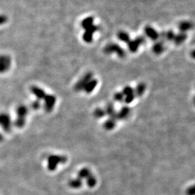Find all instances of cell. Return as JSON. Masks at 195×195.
Segmentation results:
<instances>
[{
  "label": "cell",
  "mask_w": 195,
  "mask_h": 195,
  "mask_svg": "<svg viewBox=\"0 0 195 195\" xmlns=\"http://www.w3.org/2000/svg\"><path fill=\"white\" fill-rule=\"evenodd\" d=\"M145 89H146L145 84L143 83L139 84L136 86L135 90H134L135 95L138 97H141L145 92Z\"/></svg>",
  "instance_id": "cell-21"
},
{
  "label": "cell",
  "mask_w": 195,
  "mask_h": 195,
  "mask_svg": "<svg viewBox=\"0 0 195 195\" xmlns=\"http://www.w3.org/2000/svg\"><path fill=\"white\" fill-rule=\"evenodd\" d=\"M144 31H145V33L147 36L148 38L152 39V40H157V39H158L159 34L158 33L157 31H156V30L153 28H152V27H150V26L145 27V28L144 29Z\"/></svg>",
  "instance_id": "cell-10"
},
{
  "label": "cell",
  "mask_w": 195,
  "mask_h": 195,
  "mask_svg": "<svg viewBox=\"0 0 195 195\" xmlns=\"http://www.w3.org/2000/svg\"><path fill=\"white\" fill-rule=\"evenodd\" d=\"M125 96L122 94V92H117L114 95V100L117 102H121L124 100Z\"/></svg>",
  "instance_id": "cell-27"
},
{
  "label": "cell",
  "mask_w": 195,
  "mask_h": 195,
  "mask_svg": "<svg viewBox=\"0 0 195 195\" xmlns=\"http://www.w3.org/2000/svg\"><path fill=\"white\" fill-rule=\"evenodd\" d=\"M68 185L73 189H78L82 186V180L79 177L71 179L68 183Z\"/></svg>",
  "instance_id": "cell-17"
},
{
  "label": "cell",
  "mask_w": 195,
  "mask_h": 195,
  "mask_svg": "<svg viewBox=\"0 0 195 195\" xmlns=\"http://www.w3.org/2000/svg\"><path fill=\"white\" fill-rule=\"evenodd\" d=\"M92 76H93V75L90 72L85 74L83 76V77L80 79V80H78L77 83L75 84L74 87L75 90L77 92L84 90L85 86L92 78Z\"/></svg>",
  "instance_id": "cell-8"
},
{
  "label": "cell",
  "mask_w": 195,
  "mask_h": 195,
  "mask_svg": "<svg viewBox=\"0 0 195 195\" xmlns=\"http://www.w3.org/2000/svg\"><path fill=\"white\" fill-rule=\"evenodd\" d=\"M93 25H94V18L92 17H89L85 18L84 20H83V21L81 22V23L82 28L85 30L92 27Z\"/></svg>",
  "instance_id": "cell-19"
},
{
  "label": "cell",
  "mask_w": 195,
  "mask_h": 195,
  "mask_svg": "<svg viewBox=\"0 0 195 195\" xmlns=\"http://www.w3.org/2000/svg\"><path fill=\"white\" fill-rule=\"evenodd\" d=\"M125 97L124 98V101L125 102V103L126 104H130L133 101V100L135 98V94L128 95L126 96H125Z\"/></svg>",
  "instance_id": "cell-28"
},
{
  "label": "cell",
  "mask_w": 195,
  "mask_h": 195,
  "mask_svg": "<svg viewBox=\"0 0 195 195\" xmlns=\"http://www.w3.org/2000/svg\"><path fill=\"white\" fill-rule=\"evenodd\" d=\"M186 193L188 195H194L195 193V189H194V186L193 185L190 187H189L187 189Z\"/></svg>",
  "instance_id": "cell-32"
},
{
  "label": "cell",
  "mask_w": 195,
  "mask_h": 195,
  "mask_svg": "<svg viewBox=\"0 0 195 195\" xmlns=\"http://www.w3.org/2000/svg\"><path fill=\"white\" fill-rule=\"evenodd\" d=\"M104 52L107 54L116 53L119 58H124L126 55L125 51L119 45L114 43L107 44L104 49Z\"/></svg>",
  "instance_id": "cell-3"
},
{
  "label": "cell",
  "mask_w": 195,
  "mask_h": 195,
  "mask_svg": "<svg viewBox=\"0 0 195 195\" xmlns=\"http://www.w3.org/2000/svg\"><path fill=\"white\" fill-rule=\"evenodd\" d=\"M44 107L45 111L47 112H51L54 109V105L56 102V97L53 95L46 94L44 98Z\"/></svg>",
  "instance_id": "cell-7"
},
{
  "label": "cell",
  "mask_w": 195,
  "mask_h": 195,
  "mask_svg": "<svg viewBox=\"0 0 195 195\" xmlns=\"http://www.w3.org/2000/svg\"><path fill=\"white\" fill-rule=\"evenodd\" d=\"M29 110L27 106L24 105L19 106L17 109V118L14 125L18 128H23L26 122V117L28 114Z\"/></svg>",
  "instance_id": "cell-1"
},
{
  "label": "cell",
  "mask_w": 195,
  "mask_h": 195,
  "mask_svg": "<svg viewBox=\"0 0 195 195\" xmlns=\"http://www.w3.org/2000/svg\"><path fill=\"white\" fill-rule=\"evenodd\" d=\"M145 43V39L143 36H139L133 40H130L128 44V48L131 52L136 53L140 45Z\"/></svg>",
  "instance_id": "cell-5"
},
{
  "label": "cell",
  "mask_w": 195,
  "mask_h": 195,
  "mask_svg": "<svg viewBox=\"0 0 195 195\" xmlns=\"http://www.w3.org/2000/svg\"><path fill=\"white\" fill-rule=\"evenodd\" d=\"M67 161V157L60 155H51L48 158V169L50 171H54L61 163H65Z\"/></svg>",
  "instance_id": "cell-2"
},
{
  "label": "cell",
  "mask_w": 195,
  "mask_h": 195,
  "mask_svg": "<svg viewBox=\"0 0 195 195\" xmlns=\"http://www.w3.org/2000/svg\"><path fill=\"white\" fill-rule=\"evenodd\" d=\"M193 27V25L191 22L188 21H184L181 22L179 25V29L181 32L185 33L188 30H190Z\"/></svg>",
  "instance_id": "cell-18"
},
{
  "label": "cell",
  "mask_w": 195,
  "mask_h": 195,
  "mask_svg": "<svg viewBox=\"0 0 195 195\" xmlns=\"http://www.w3.org/2000/svg\"><path fill=\"white\" fill-rule=\"evenodd\" d=\"M187 38V35L184 32H180L177 34H175V36L173 39L174 43L177 45L181 44L185 41Z\"/></svg>",
  "instance_id": "cell-15"
},
{
  "label": "cell",
  "mask_w": 195,
  "mask_h": 195,
  "mask_svg": "<svg viewBox=\"0 0 195 195\" xmlns=\"http://www.w3.org/2000/svg\"><path fill=\"white\" fill-rule=\"evenodd\" d=\"M166 40L171 41L173 40L174 36H175V34H174L172 30H169V31L166 32Z\"/></svg>",
  "instance_id": "cell-29"
},
{
  "label": "cell",
  "mask_w": 195,
  "mask_h": 195,
  "mask_svg": "<svg viewBox=\"0 0 195 195\" xmlns=\"http://www.w3.org/2000/svg\"><path fill=\"white\" fill-rule=\"evenodd\" d=\"M4 139V137L3 136V135L1 134V133H0V142H1Z\"/></svg>",
  "instance_id": "cell-33"
},
{
  "label": "cell",
  "mask_w": 195,
  "mask_h": 195,
  "mask_svg": "<svg viewBox=\"0 0 195 195\" xmlns=\"http://www.w3.org/2000/svg\"><path fill=\"white\" fill-rule=\"evenodd\" d=\"M117 38L121 40V42L128 43L130 40V35L128 33L124 31H121L117 34Z\"/></svg>",
  "instance_id": "cell-23"
},
{
  "label": "cell",
  "mask_w": 195,
  "mask_h": 195,
  "mask_svg": "<svg viewBox=\"0 0 195 195\" xmlns=\"http://www.w3.org/2000/svg\"><path fill=\"white\" fill-rule=\"evenodd\" d=\"M122 93L123 95H124V96H126L128 95L135 94V92H134V89H133L132 87L130 86H126L123 89Z\"/></svg>",
  "instance_id": "cell-26"
},
{
  "label": "cell",
  "mask_w": 195,
  "mask_h": 195,
  "mask_svg": "<svg viewBox=\"0 0 195 195\" xmlns=\"http://www.w3.org/2000/svg\"><path fill=\"white\" fill-rule=\"evenodd\" d=\"M106 115V113L105 110L102 108H97L94 112V116L95 117L97 118V119H100V118L103 117Z\"/></svg>",
  "instance_id": "cell-25"
},
{
  "label": "cell",
  "mask_w": 195,
  "mask_h": 195,
  "mask_svg": "<svg viewBox=\"0 0 195 195\" xmlns=\"http://www.w3.org/2000/svg\"><path fill=\"white\" fill-rule=\"evenodd\" d=\"M0 126L6 133H10L12 131V119L8 114H0Z\"/></svg>",
  "instance_id": "cell-4"
},
{
  "label": "cell",
  "mask_w": 195,
  "mask_h": 195,
  "mask_svg": "<svg viewBox=\"0 0 195 195\" xmlns=\"http://www.w3.org/2000/svg\"><path fill=\"white\" fill-rule=\"evenodd\" d=\"M106 111V115H108L110 118H112L115 120L117 119V112L115 111V109L114 107V105L111 102L107 104L106 107V109H104Z\"/></svg>",
  "instance_id": "cell-13"
},
{
  "label": "cell",
  "mask_w": 195,
  "mask_h": 195,
  "mask_svg": "<svg viewBox=\"0 0 195 195\" xmlns=\"http://www.w3.org/2000/svg\"><path fill=\"white\" fill-rule=\"evenodd\" d=\"M97 83H98V81H97L96 79L92 78L85 86L84 90L87 94L91 93V92H93V90L95 89L97 85Z\"/></svg>",
  "instance_id": "cell-14"
},
{
  "label": "cell",
  "mask_w": 195,
  "mask_h": 195,
  "mask_svg": "<svg viewBox=\"0 0 195 195\" xmlns=\"http://www.w3.org/2000/svg\"><path fill=\"white\" fill-rule=\"evenodd\" d=\"M30 91H31L32 93L36 97L37 100H39L40 101V100H43L45 96L46 95V93L44 90L36 86L32 87L31 89H30Z\"/></svg>",
  "instance_id": "cell-11"
},
{
  "label": "cell",
  "mask_w": 195,
  "mask_h": 195,
  "mask_svg": "<svg viewBox=\"0 0 195 195\" xmlns=\"http://www.w3.org/2000/svg\"><path fill=\"white\" fill-rule=\"evenodd\" d=\"M86 183H87V186H88L90 188H92L95 187L97 184V179L94 175H92V174H91L87 178Z\"/></svg>",
  "instance_id": "cell-24"
},
{
  "label": "cell",
  "mask_w": 195,
  "mask_h": 195,
  "mask_svg": "<svg viewBox=\"0 0 195 195\" xmlns=\"http://www.w3.org/2000/svg\"><path fill=\"white\" fill-rule=\"evenodd\" d=\"M153 52L156 54H160L164 51V45L163 43L161 42L160 40L155 43L153 45L152 47Z\"/></svg>",
  "instance_id": "cell-16"
},
{
  "label": "cell",
  "mask_w": 195,
  "mask_h": 195,
  "mask_svg": "<svg viewBox=\"0 0 195 195\" xmlns=\"http://www.w3.org/2000/svg\"><path fill=\"white\" fill-rule=\"evenodd\" d=\"M12 59L8 55L0 54V73L7 72L11 67Z\"/></svg>",
  "instance_id": "cell-6"
},
{
  "label": "cell",
  "mask_w": 195,
  "mask_h": 195,
  "mask_svg": "<svg viewBox=\"0 0 195 195\" xmlns=\"http://www.w3.org/2000/svg\"><path fill=\"white\" fill-rule=\"evenodd\" d=\"M116 124V120L109 117V119H107L104 123V128L106 130H111L113 129V128H114Z\"/></svg>",
  "instance_id": "cell-20"
},
{
  "label": "cell",
  "mask_w": 195,
  "mask_h": 195,
  "mask_svg": "<svg viewBox=\"0 0 195 195\" xmlns=\"http://www.w3.org/2000/svg\"><path fill=\"white\" fill-rule=\"evenodd\" d=\"M99 30V27L93 25L92 27L85 30L83 35V40L87 43H90L93 40V34Z\"/></svg>",
  "instance_id": "cell-9"
},
{
  "label": "cell",
  "mask_w": 195,
  "mask_h": 195,
  "mask_svg": "<svg viewBox=\"0 0 195 195\" xmlns=\"http://www.w3.org/2000/svg\"><path fill=\"white\" fill-rule=\"evenodd\" d=\"M91 174V172L88 168H83L78 173V177L80 179H87Z\"/></svg>",
  "instance_id": "cell-22"
},
{
  "label": "cell",
  "mask_w": 195,
  "mask_h": 195,
  "mask_svg": "<svg viewBox=\"0 0 195 195\" xmlns=\"http://www.w3.org/2000/svg\"><path fill=\"white\" fill-rule=\"evenodd\" d=\"M8 18L4 15H0V25H2L4 24L7 22Z\"/></svg>",
  "instance_id": "cell-31"
},
{
  "label": "cell",
  "mask_w": 195,
  "mask_h": 195,
  "mask_svg": "<svg viewBox=\"0 0 195 195\" xmlns=\"http://www.w3.org/2000/svg\"><path fill=\"white\" fill-rule=\"evenodd\" d=\"M130 112L131 109L129 107H122L121 110L118 112H117V119L123 120L126 119V118L130 116Z\"/></svg>",
  "instance_id": "cell-12"
},
{
  "label": "cell",
  "mask_w": 195,
  "mask_h": 195,
  "mask_svg": "<svg viewBox=\"0 0 195 195\" xmlns=\"http://www.w3.org/2000/svg\"><path fill=\"white\" fill-rule=\"evenodd\" d=\"M40 102L39 100H35V101H34L32 104H31V107L32 108V109L34 110H38L40 108Z\"/></svg>",
  "instance_id": "cell-30"
}]
</instances>
